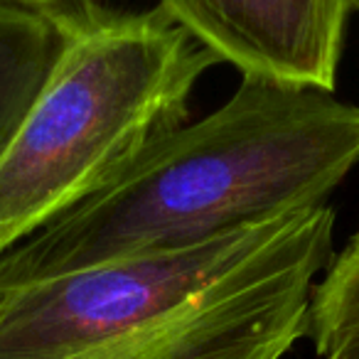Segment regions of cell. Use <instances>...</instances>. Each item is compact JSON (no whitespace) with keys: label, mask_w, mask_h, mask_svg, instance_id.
Masks as SVG:
<instances>
[{"label":"cell","mask_w":359,"mask_h":359,"mask_svg":"<svg viewBox=\"0 0 359 359\" xmlns=\"http://www.w3.org/2000/svg\"><path fill=\"white\" fill-rule=\"evenodd\" d=\"M357 165L359 104L241 74L224 106L165 133L106 187L3 251L0 283L192 249L323 207Z\"/></svg>","instance_id":"1"},{"label":"cell","mask_w":359,"mask_h":359,"mask_svg":"<svg viewBox=\"0 0 359 359\" xmlns=\"http://www.w3.org/2000/svg\"><path fill=\"white\" fill-rule=\"evenodd\" d=\"M327 205L210 244L0 283V359H283L334 256Z\"/></svg>","instance_id":"2"},{"label":"cell","mask_w":359,"mask_h":359,"mask_svg":"<svg viewBox=\"0 0 359 359\" xmlns=\"http://www.w3.org/2000/svg\"><path fill=\"white\" fill-rule=\"evenodd\" d=\"M219 65L160 6L111 13L67 37L0 153V254L116 180L180 128L200 76Z\"/></svg>","instance_id":"3"},{"label":"cell","mask_w":359,"mask_h":359,"mask_svg":"<svg viewBox=\"0 0 359 359\" xmlns=\"http://www.w3.org/2000/svg\"><path fill=\"white\" fill-rule=\"evenodd\" d=\"M158 6L241 74L334 91L354 0H160Z\"/></svg>","instance_id":"4"},{"label":"cell","mask_w":359,"mask_h":359,"mask_svg":"<svg viewBox=\"0 0 359 359\" xmlns=\"http://www.w3.org/2000/svg\"><path fill=\"white\" fill-rule=\"evenodd\" d=\"M67 35L47 18L0 6V153L55 69Z\"/></svg>","instance_id":"5"},{"label":"cell","mask_w":359,"mask_h":359,"mask_svg":"<svg viewBox=\"0 0 359 359\" xmlns=\"http://www.w3.org/2000/svg\"><path fill=\"white\" fill-rule=\"evenodd\" d=\"M305 337L318 359H359V226L315 283Z\"/></svg>","instance_id":"6"},{"label":"cell","mask_w":359,"mask_h":359,"mask_svg":"<svg viewBox=\"0 0 359 359\" xmlns=\"http://www.w3.org/2000/svg\"><path fill=\"white\" fill-rule=\"evenodd\" d=\"M0 6L37 13L55 22L67 37L94 30L111 15L104 0H0Z\"/></svg>","instance_id":"7"},{"label":"cell","mask_w":359,"mask_h":359,"mask_svg":"<svg viewBox=\"0 0 359 359\" xmlns=\"http://www.w3.org/2000/svg\"><path fill=\"white\" fill-rule=\"evenodd\" d=\"M354 11H359V0H354Z\"/></svg>","instance_id":"8"}]
</instances>
